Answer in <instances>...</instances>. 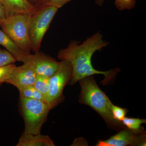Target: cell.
I'll list each match as a JSON object with an SVG mask.
<instances>
[{"mask_svg": "<svg viewBox=\"0 0 146 146\" xmlns=\"http://www.w3.org/2000/svg\"><path fill=\"white\" fill-rule=\"evenodd\" d=\"M71 1V0H44L36 7L38 9L45 6H49L56 7L58 9Z\"/></svg>", "mask_w": 146, "mask_h": 146, "instance_id": "cell-20", "label": "cell"}, {"mask_svg": "<svg viewBox=\"0 0 146 146\" xmlns=\"http://www.w3.org/2000/svg\"><path fill=\"white\" fill-rule=\"evenodd\" d=\"M78 82L81 88L78 100L80 103L90 106L98 112L109 128L117 131L126 128L122 122L113 117L109 107L110 100L98 86L94 76L84 78Z\"/></svg>", "mask_w": 146, "mask_h": 146, "instance_id": "cell-2", "label": "cell"}, {"mask_svg": "<svg viewBox=\"0 0 146 146\" xmlns=\"http://www.w3.org/2000/svg\"><path fill=\"white\" fill-rule=\"evenodd\" d=\"M21 111L25 123L24 133H41L50 108L45 102L20 96Z\"/></svg>", "mask_w": 146, "mask_h": 146, "instance_id": "cell-3", "label": "cell"}, {"mask_svg": "<svg viewBox=\"0 0 146 146\" xmlns=\"http://www.w3.org/2000/svg\"><path fill=\"white\" fill-rule=\"evenodd\" d=\"M109 107L111 110L115 119L121 122H122L123 119L125 117L128 111L126 108H122L115 105L111 101L109 102Z\"/></svg>", "mask_w": 146, "mask_h": 146, "instance_id": "cell-17", "label": "cell"}, {"mask_svg": "<svg viewBox=\"0 0 146 146\" xmlns=\"http://www.w3.org/2000/svg\"><path fill=\"white\" fill-rule=\"evenodd\" d=\"M16 59L8 51L0 48V67L14 63Z\"/></svg>", "mask_w": 146, "mask_h": 146, "instance_id": "cell-18", "label": "cell"}, {"mask_svg": "<svg viewBox=\"0 0 146 146\" xmlns=\"http://www.w3.org/2000/svg\"><path fill=\"white\" fill-rule=\"evenodd\" d=\"M105 0H95L96 4L99 6H101L103 4Z\"/></svg>", "mask_w": 146, "mask_h": 146, "instance_id": "cell-23", "label": "cell"}, {"mask_svg": "<svg viewBox=\"0 0 146 146\" xmlns=\"http://www.w3.org/2000/svg\"><path fill=\"white\" fill-rule=\"evenodd\" d=\"M58 10L56 7L45 6L39 7L30 16L29 37L31 51L34 53L40 51L42 39Z\"/></svg>", "mask_w": 146, "mask_h": 146, "instance_id": "cell-4", "label": "cell"}, {"mask_svg": "<svg viewBox=\"0 0 146 146\" xmlns=\"http://www.w3.org/2000/svg\"><path fill=\"white\" fill-rule=\"evenodd\" d=\"M14 63L0 67V86L9 78L16 67Z\"/></svg>", "mask_w": 146, "mask_h": 146, "instance_id": "cell-16", "label": "cell"}, {"mask_svg": "<svg viewBox=\"0 0 146 146\" xmlns=\"http://www.w3.org/2000/svg\"><path fill=\"white\" fill-rule=\"evenodd\" d=\"M18 90L20 93V96L38 100L46 103L44 98L42 94L35 89L33 85L20 88L18 89Z\"/></svg>", "mask_w": 146, "mask_h": 146, "instance_id": "cell-13", "label": "cell"}, {"mask_svg": "<svg viewBox=\"0 0 146 146\" xmlns=\"http://www.w3.org/2000/svg\"><path fill=\"white\" fill-rule=\"evenodd\" d=\"M30 15L18 14L7 17L0 24L2 30L24 52L31 54L29 34Z\"/></svg>", "mask_w": 146, "mask_h": 146, "instance_id": "cell-5", "label": "cell"}, {"mask_svg": "<svg viewBox=\"0 0 146 146\" xmlns=\"http://www.w3.org/2000/svg\"><path fill=\"white\" fill-rule=\"evenodd\" d=\"M0 45L5 48L16 59V61L26 63L31 54L24 52L14 43L2 30L0 29Z\"/></svg>", "mask_w": 146, "mask_h": 146, "instance_id": "cell-11", "label": "cell"}, {"mask_svg": "<svg viewBox=\"0 0 146 146\" xmlns=\"http://www.w3.org/2000/svg\"><path fill=\"white\" fill-rule=\"evenodd\" d=\"M5 9L6 18L13 15L26 14L31 15L38 8L28 0H0Z\"/></svg>", "mask_w": 146, "mask_h": 146, "instance_id": "cell-10", "label": "cell"}, {"mask_svg": "<svg viewBox=\"0 0 146 146\" xmlns=\"http://www.w3.org/2000/svg\"><path fill=\"white\" fill-rule=\"evenodd\" d=\"M49 78L45 76L37 75L36 80L33 85L35 89L42 94L46 103L48 94Z\"/></svg>", "mask_w": 146, "mask_h": 146, "instance_id": "cell-14", "label": "cell"}, {"mask_svg": "<svg viewBox=\"0 0 146 146\" xmlns=\"http://www.w3.org/2000/svg\"><path fill=\"white\" fill-rule=\"evenodd\" d=\"M28 1L32 4L36 6L43 1L44 0H28Z\"/></svg>", "mask_w": 146, "mask_h": 146, "instance_id": "cell-22", "label": "cell"}, {"mask_svg": "<svg viewBox=\"0 0 146 146\" xmlns=\"http://www.w3.org/2000/svg\"><path fill=\"white\" fill-rule=\"evenodd\" d=\"M6 18L5 9L3 5L0 1V24L3 23Z\"/></svg>", "mask_w": 146, "mask_h": 146, "instance_id": "cell-21", "label": "cell"}, {"mask_svg": "<svg viewBox=\"0 0 146 146\" xmlns=\"http://www.w3.org/2000/svg\"><path fill=\"white\" fill-rule=\"evenodd\" d=\"M72 69L68 61L62 60L57 71L49 78L47 104L50 109L62 102L65 100L63 91L72 78Z\"/></svg>", "mask_w": 146, "mask_h": 146, "instance_id": "cell-6", "label": "cell"}, {"mask_svg": "<svg viewBox=\"0 0 146 146\" xmlns=\"http://www.w3.org/2000/svg\"><path fill=\"white\" fill-rule=\"evenodd\" d=\"M122 122L127 128L131 130L138 131L144 129L142 125L146 124V120L145 119L129 118L125 117L123 119Z\"/></svg>", "mask_w": 146, "mask_h": 146, "instance_id": "cell-15", "label": "cell"}, {"mask_svg": "<svg viewBox=\"0 0 146 146\" xmlns=\"http://www.w3.org/2000/svg\"><path fill=\"white\" fill-rule=\"evenodd\" d=\"M108 42L103 39V36L100 32L88 37L82 43L73 40L67 48L60 50L57 57L61 60H67L70 63L72 69V78L69 84L74 85L84 78L96 74L104 76L102 83L107 84L116 76L120 70L119 68L107 71L96 70L91 63L93 55L97 51L107 46Z\"/></svg>", "mask_w": 146, "mask_h": 146, "instance_id": "cell-1", "label": "cell"}, {"mask_svg": "<svg viewBox=\"0 0 146 146\" xmlns=\"http://www.w3.org/2000/svg\"><path fill=\"white\" fill-rule=\"evenodd\" d=\"M136 0H115V5L119 10L131 9L136 5Z\"/></svg>", "mask_w": 146, "mask_h": 146, "instance_id": "cell-19", "label": "cell"}, {"mask_svg": "<svg viewBox=\"0 0 146 146\" xmlns=\"http://www.w3.org/2000/svg\"><path fill=\"white\" fill-rule=\"evenodd\" d=\"M117 134L105 140H99L96 146H146V131L144 129L138 131L125 128Z\"/></svg>", "mask_w": 146, "mask_h": 146, "instance_id": "cell-7", "label": "cell"}, {"mask_svg": "<svg viewBox=\"0 0 146 146\" xmlns=\"http://www.w3.org/2000/svg\"><path fill=\"white\" fill-rule=\"evenodd\" d=\"M27 63L31 65L36 74L48 78L54 74L60 65V62L40 51L30 54Z\"/></svg>", "mask_w": 146, "mask_h": 146, "instance_id": "cell-8", "label": "cell"}, {"mask_svg": "<svg viewBox=\"0 0 146 146\" xmlns=\"http://www.w3.org/2000/svg\"><path fill=\"white\" fill-rule=\"evenodd\" d=\"M37 74L29 63L17 67L6 83L10 84L17 89L34 85Z\"/></svg>", "mask_w": 146, "mask_h": 146, "instance_id": "cell-9", "label": "cell"}, {"mask_svg": "<svg viewBox=\"0 0 146 146\" xmlns=\"http://www.w3.org/2000/svg\"><path fill=\"white\" fill-rule=\"evenodd\" d=\"M16 146H54L52 140L47 135L24 133L19 138Z\"/></svg>", "mask_w": 146, "mask_h": 146, "instance_id": "cell-12", "label": "cell"}]
</instances>
